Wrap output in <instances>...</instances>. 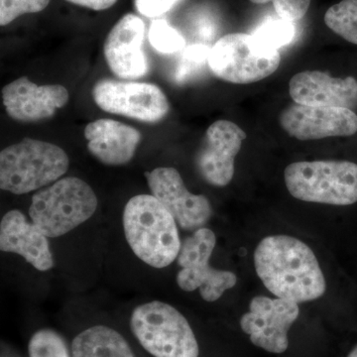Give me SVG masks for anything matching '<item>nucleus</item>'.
<instances>
[{
	"label": "nucleus",
	"instance_id": "17",
	"mask_svg": "<svg viewBox=\"0 0 357 357\" xmlns=\"http://www.w3.org/2000/svg\"><path fill=\"white\" fill-rule=\"evenodd\" d=\"M0 249L3 252L22 256L39 271H48L54 267L48 237L35 223L28 222L20 211H8L2 218Z\"/></svg>",
	"mask_w": 357,
	"mask_h": 357
},
{
	"label": "nucleus",
	"instance_id": "8",
	"mask_svg": "<svg viewBox=\"0 0 357 357\" xmlns=\"http://www.w3.org/2000/svg\"><path fill=\"white\" fill-rule=\"evenodd\" d=\"M217 243V237L211 229L202 227L187 237L181 245L178 265L177 284L185 292L199 289L206 302H215L225 291L236 285L234 272L211 267L210 259Z\"/></svg>",
	"mask_w": 357,
	"mask_h": 357
},
{
	"label": "nucleus",
	"instance_id": "15",
	"mask_svg": "<svg viewBox=\"0 0 357 357\" xmlns=\"http://www.w3.org/2000/svg\"><path fill=\"white\" fill-rule=\"evenodd\" d=\"M2 102L13 121L32 123L51 119L69 102V91L61 84H38L22 77L3 86Z\"/></svg>",
	"mask_w": 357,
	"mask_h": 357
},
{
	"label": "nucleus",
	"instance_id": "26",
	"mask_svg": "<svg viewBox=\"0 0 357 357\" xmlns=\"http://www.w3.org/2000/svg\"><path fill=\"white\" fill-rule=\"evenodd\" d=\"M249 1L255 4L272 2L279 17L291 22L302 20L311 6V0H249Z\"/></svg>",
	"mask_w": 357,
	"mask_h": 357
},
{
	"label": "nucleus",
	"instance_id": "12",
	"mask_svg": "<svg viewBox=\"0 0 357 357\" xmlns=\"http://www.w3.org/2000/svg\"><path fill=\"white\" fill-rule=\"evenodd\" d=\"M246 136L234 122L222 119L211 124L196 157L197 169L206 183L225 187L231 182L236 157Z\"/></svg>",
	"mask_w": 357,
	"mask_h": 357
},
{
	"label": "nucleus",
	"instance_id": "1",
	"mask_svg": "<svg viewBox=\"0 0 357 357\" xmlns=\"http://www.w3.org/2000/svg\"><path fill=\"white\" fill-rule=\"evenodd\" d=\"M260 280L277 298L305 303L319 299L326 283L314 251L296 237H265L255 249Z\"/></svg>",
	"mask_w": 357,
	"mask_h": 357
},
{
	"label": "nucleus",
	"instance_id": "10",
	"mask_svg": "<svg viewBox=\"0 0 357 357\" xmlns=\"http://www.w3.org/2000/svg\"><path fill=\"white\" fill-rule=\"evenodd\" d=\"M299 314V306L294 301L256 296L250 301L249 312L241 317V328L255 347L283 354L289 347V330Z\"/></svg>",
	"mask_w": 357,
	"mask_h": 357
},
{
	"label": "nucleus",
	"instance_id": "9",
	"mask_svg": "<svg viewBox=\"0 0 357 357\" xmlns=\"http://www.w3.org/2000/svg\"><path fill=\"white\" fill-rule=\"evenodd\" d=\"M91 95L103 112L147 123L163 121L170 110L165 93L153 84L100 79Z\"/></svg>",
	"mask_w": 357,
	"mask_h": 357
},
{
	"label": "nucleus",
	"instance_id": "4",
	"mask_svg": "<svg viewBox=\"0 0 357 357\" xmlns=\"http://www.w3.org/2000/svg\"><path fill=\"white\" fill-rule=\"evenodd\" d=\"M98 201L84 181L76 177L58 180L33 196L29 215L48 238H56L93 217Z\"/></svg>",
	"mask_w": 357,
	"mask_h": 357
},
{
	"label": "nucleus",
	"instance_id": "19",
	"mask_svg": "<svg viewBox=\"0 0 357 357\" xmlns=\"http://www.w3.org/2000/svg\"><path fill=\"white\" fill-rule=\"evenodd\" d=\"M72 357H135L121 333L109 326H91L73 340Z\"/></svg>",
	"mask_w": 357,
	"mask_h": 357
},
{
	"label": "nucleus",
	"instance_id": "25",
	"mask_svg": "<svg viewBox=\"0 0 357 357\" xmlns=\"http://www.w3.org/2000/svg\"><path fill=\"white\" fill-rule=\"evenodd\" d=\"M51 0H0V25L10 24L24 14L43 11Z\"/></svg>",
	"mask_w": 357,
	"mask_h": 357
},
{
	"label": "nucleus",
	"instance_id": "24",
	"mask_svg": "<svg viewBox=\"0 0 357 357\" xmlns=\"http://www.w3.org/2000/svg\"><path fill=\"white\" fill-rule=\"evenodd\" d=\"M211 48L203 44H195L185 47L183 50L180 64L176 70V79L184 82L195 73L198 72L206 64L210 56Z\"/></svg>",
	"mask_w": 357,
	"mask_h": 357
},
{
	"label": "nucleus",
	"instance_id": "27",
	"mask_svg": "<svg viewBox=\"0 0 357 357\" xmlns=\"http://www.w3.org/2000/svg\"><path fill=\"white\" fill-rule=\"evenodd\" d=\"M182 0H134L136 10L148 18H156L172 10Z\"/></svg>",
	"mask_w": 357,
	"mask_h": 357
},
{
	"label": "nucleus",
	"instance_id": "13",
	"mask_svg": "<svg viewBox=\"0 0 357 357\" xmlns=\"http://www.w3.org/2000/svg\"><path fill=\"white\" fill-rule=\"evenodd\" d=\"M281 128L296 139L345 137L357 132V115L342 107L293 105L282 112Z\"/></svg>",
	"mask_w": 357,
	"mask_h": 357
},
{
	"label": "nucleus",
	"instance_id": "28",
	"mask_svg": "<svg viewBox=\"0 0 357 357\" xmlns=\"http://www.w3.org/2000/svg\"><path fill=\"white\" fill-rule=\"evenodd\" d=\"M75 6L84 7L91 10H107L116 3L119 0H66Z\"/></svg>",
	"mask_w": 357,
	"mask_h": 357
},
{
	"label": "nucleus",
	"instance_id": "16",
	"mask_svg": "<svg viewBox=\"0 0 357 357\" xmlns=\"http://www.w3.org/2000/svg\"><path fill=\"white\" fill-rule=\"evenodd\" d=\"M291 98L298 105L310 107H357V81L354 77H333L319 70L298 73L289 84Z\"/></svg>",
	"mask_w": 357,
	"mask_h": 357
},
{
	"label": "nucleus",
	"instance_id": "29",
	"mask_svg": "<svg viewBox=\"0 0 357 357\" xmlns=\"http://www.w3.org/2000/svg\"><path fill=\"white\" fill-rule=\"evenodd\" d=\"M347 357H357V345L351 352H349V356Z\"/></svg>",
	"mask_w": 357,
	"mask_h": 357
},
{
	"label": "nucleus",
	"instance_id": "2",
	"mask_svg": "<svg viewBox=\"0 0 357 357\" xmlns=\"http://www.w3.org/2000/svg\"><path fill=\"white\" fill-rule=\"evenodd\" d=\"M123 227L134 255L150 266L161 269L177 259L182 245L177 222L152 195L129 199L124 208Z\"/></svg>",
	"mask_w": 357,
	"mask_h": 357
},
{
	"label": "nucleus",
	"instance_id": "23",
	"mask_svg": "<svg viewBox=\"0 0 357 357\" xmlns=\"http://www.w3.org/2000/svg\"><path fill=\"white\" fill-rule=\"evenodd\" d=\"M28 354L29 357H70L65 340L50 328H43L32 335Z\"/></svg>",
	"mask_w": 357,
	"mask_h": 357
},
{
	"label": "nucleus",
	"instance_id": "7",
	"mask_svg": "<svg viewBox=\"0 0 357 357\" xmlns=\"http://www.w3.org/2000/svg\"><path fill=\"white\" fill-rule=\"evenodd\" d=\"M281 63L278 50L267 48L253 35L232 33L211 48L208 65L211 73L227 83L246 84L271 76Z\"/></svg>",
	"mask_w": 357,
	"mask_h": 357
},
{
	"label": "nucleus",
	"instance_id": "3",
	"mask_svg": "<svg viewBox=\"0 0 357 357\" xmlns=\"http://www.w3.org/2000/svg\"><path fill=\"white\" fill-rule=\"evenodd\" d=\"M69 164L62 148L25 138L0 152V189L14 195L36 191L57 182Z\"/></svg>",
	"mask_w": 357,
	"mask_h": 357
},
{
	"label": "nucleus",
	"instance_id": "22",
	"mask_svg": "<svg viewBox=\"0 0 357 357\" xmlns=\"http://www.w3.org/2000/svg\"><path fill=\"white\" fill-rule=\"evenodd\" d=\"M253 36L267 48L278 50L293 41L295 27L291 21L282 18L268 20L255 30Z\"/></svg>",
	"mask_w": 357,
	"mask_h": 357
},
{
	"label": "nucleus",
	"instance_id": "21",
	"mask_svg": "<svg viewBox=\"0 0 357 357\" xmlns=\"http://www.w3.org/2000/svg\"><path fill=\"white\" fill-rule=\"evenodd\" d=\"M148 40L155 50L165 55L178 53L185 48L183 35L164 20H157L151 23Z\"/></svg>",
	"mask_w": 357,
	"mask_h": 357
},
{
	"label": "nucleus",
	"instance_id": "11",
	"mask_svg": "<svg viewBox=\"0 0 357 357\" xmlns=\"http://www.w3.org/2000/svg\"><path fill=\"white\" fill-rule=\"evenodd\" d=\"M145 178L152 196L172 215L181 229L196 231L210 220V201L203 195L190 192L175 168L160 167L145 173Z\"/></svg>",
	"mask_w": 357,
	"mask_h": 357
},
{
	"label": "nucleus",
	"instance_id": "20",
	"mask_svg": "<svg viewBox=\"0 0 357 357\" xmlns=\"http://www.w3.org/2000/svg\"><path fill=\"white\" fill-rule=\"evenodd\" d=\"M326 25L345 41L357 45V0H342L328 9Z\"/></svg>",
	"mask_w": 357,
	"mask_h": 357
},
{
	"label": "nucleus",
	"instance_id": "6",
	"mask_svg": "<svg viewBox=\"0 0 357 357\" xmlns=\"http://www.w3.org/2000/svg\"><path fill=\"white\" fill-rule=\"evenodd\" d=\"M130 328L154 357H199L198 342L187 319L166 303L153 301L136 307Z\"/></svg>",
	"mask_w": 357,
	"mask_h": 357
},
{
	"label": "nucleus",
	"instance_id": "14",
	"mask_svg": "<svg viewBox=\"0 0 357 357\" xmlns=\"http://www.w3.org/2000/svg\"><path fill=\"white\" fill-rule=\"evenodd\" d=\"M145 23L139 16L128 13L110 30L105 46V61L115 76L136 79L146 76L149 65L143 43Z\"/></svg>",
	"mask_w": 357,
	"mask_h": 357
},
{
	"label": "nucleus",
	"instance_id": "18",
	"mask_svg": "<svg viewBox=\"0 0 357 357\" xmlns=\"http://www.w3.org/2000/svg\"><path fill=\"white\" fill-rule=\"evenodd\" d=\"M89 151L105 165L128 164L135 155L141 141L137 129L114 119H98L84 128Z\"/></svg>",
	"mask_w": 357,
	"mask_h": 357
},
{
	"label": "nucleus",
	"instance_id": "5",
	"mask_svg": "<svg viewBox=\"0 0 357 357\" xmlns=\"http://www.w3.org/2000/svg\"><path fill=\"white\" fill-rule=\"evenodd\" d=\"M289 192L307 203H357V164L349 161L296 162L284 171Z\"/></svg>",
	"mask_w": 357,
	"mask_h": 357
}]
</instances>
